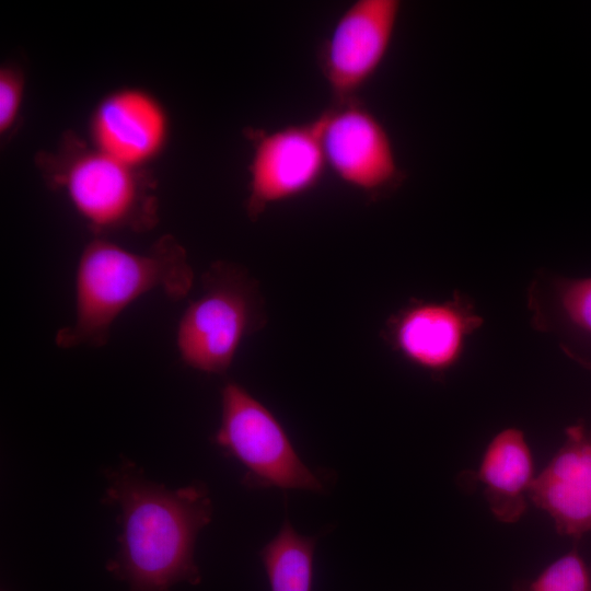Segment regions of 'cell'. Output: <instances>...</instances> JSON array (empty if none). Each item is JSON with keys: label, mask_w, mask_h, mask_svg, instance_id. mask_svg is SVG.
<instances>
[{"label": "cell", "mask_w": 591, "mask_h": 591, "mask_svg": "<svg viewBox=\"0 0 591 591\" xmlns=\"http://www.w3.org/2000/svg\"><path fill=\"white\" fill-rule=\"evenodd\" d=\"M245 136L252 148L245 202L252 220L273 205L309 194L327 172L318 115L275 129L250 128Z\"/></svg>", "instance_id": "cell-7"}, {"label": "cell", "mask_w": 591, "mask_h": 591, "mask_svg": "<svg viewBox=\"0 0 591 591\" xmlns=\"http://www.w3.org/2000/svg\"><path fill=\"white\" fill-rule=\"evenodd\" d=\"M201 289L178 321L176 348L185 366L223 374L244 338L265 325L264 301L247 271L225 260L208 267L201 276Z\"/></svg>", "instance_id": "cell-3"}, {"label": "cell", "mask_w": 591, "mask_h": 591, "mask_svg": "<svg viewBox=\"0 0 591 591\" xmlns=\"http://www.w3.org/2000/svg\"><path fill=\"white\" fill-rule=\"evenodd\" d=\"M104 503L119 507L121 534L107 570L129 591H170L178 582L200 583L194 559L197 536L212 518L204 483L178 489L148 479L134 463L107 474Z\"/></svg>", "instance_id": "cell-1"}, {"label": "cell", "mask_w": 591, "mask_h": 591, "mask_svg": "<svg viewBox=\"0 0 591 591\" xmlns=\"http://www.w3.org/2000/svg\"><path fill=\"white\" fill-rule=\"evenodd\" d=\"M22 74L14 68L0 71V131L7 132L15 123L23 100Z\"/></svg>", "instance_id": "cell-16"}, {"label": "cell", "mask_w": 591, "mask_h": 591, "mask_svg": "<svg viewBox=\"0 0 591 591\" xmlns=\"http://www.w3.org/2000/svg\"><path fill=\"white\" fill-rule=\"evenodd\" d=\"M476 472L493 515L502 523L518 522L526 511L535 478L524 433L518 428L499 431L486 447Z\"/></svg>", "instance_id": "cell-12"}, {"label": "cell", "mask_w": 591, "mask_h": 591, "mask_svg": "<svg viewBox=\"0 0 591 591\" xmlns=\"http://www.w3.org/2000/svg\"><path fill=\"white\" fill-rule=\"evenodd\" d=\"M530 306L536 326L591 346V276L556 277L532 288Z\"/></svg>", "instance_id": "cell-13"}, {"label": "cell", "mask_w": 591, "mask_h": 591, "mask_svg": "<svg viewBox=\"0 0 591 591\" xmlns=\"http://www.w3.org/2000/svg\"><path fill=\"white\" fill-rule=\"evenodd\" d=\"M483 322L473 304L456 294L442 302H412L387 321L384 337L409 363L438 375L461 360Z\"/></svg>", "instance_id": "cell-9"}, {"label": "cell", "mask_w": 591, "mask_h": 591, "mask_svg": "<svg viewBox=\"0 0 591 591\" xmlns=\"http://www.w3.org/2000/svg\"><path fill=\"white\" fill-rule=\"evenodd\" d=\"M565 441L535 476L529 499L546 511L559 534L591 532V431L581 422L566 428Z\"/></svg>", "instance_id": "cell-10"}, {"label": "cell", "mask_w": 591, "mask_h": 591, "mask_svg": "<svg viewBox=\"0 0 591 591\" xmlns=\"http://www.w3.org/2000/svg\"><path fill=\"white\" fill-rule=\"evenodd\" d=\"M316 537L299 534L288 519L259 552L270 591H312Z\"/></svg>", "instance_id": "cell-14"}, {"label": "cell", "mask_w": 591, "mask_h": 591, "mask_svg": "<svg viewBox=\"0 0 591 591\" xmlns=\"http://www.w3.org/2000/svg\"><path fill=\"white\" fill-rule=\"evenodd\" d=\"M327 170L371 200L405 178L391 135L360 97L333 102L318 114Z\"/></svg>", "instance_id": "cell-6"}, {"label": "cell", "mask_w": 591, "mask_h": 591, "mask_svg": "<svg viewBox=\"0 0 591 591\" xmlns=\"http://www.w3.org/2000/svg\"><path fill=\"white\" fill-rule=\"evenodd\" d=\"M76 212L97 235L128 229L142 232L158 222V204L144 176L93 148L72 157L54 175Z\"/></svg>", "instance_id": "cell-5"}, {"label": "cell", "mask_w": 591, "mask_h": 591, "mask_svg": "<svg viewBox=\"0 0 591 591\" xmlns=\"http://www.w3.org/2000/svg\"><path fill=\"white\" fill-rule=\"evenodd\" d=\"M401 12L398 0H356L340 13L316 53L333 102L360 97L390 53Z\"/></svg>", "instance_id": "cell-8"}, {"label": "cell", "mask_w": 591, "mask_h": 591, "mask_svg": "<svg viewBox=\"0 0 591 591\" xmlns=\"http://www.w3.org/2000/svg\"><path fill=\"white\" fill-rule=\"evenodd\" d=\"M514 591H591V565L573 548L546 566Z\"/></svg>", "instance_id": "cell-15"}, {"label": "cell", "mask_w": 591, "mask_h": 591, "mask_svg": "<svg viewBox=\"0 0 591 591\" xmlns=\"http://www.w3.org/2000/svg\"><path fill=\"white\" fill-rule=\"evenodd\" d=\"M91 130L94 148L138 170L162 151L169 120L152 95L138 89H124L101 101Z\"/></svg>", "instance_id": "cell-11"}, {"label": "cell", "mask_w": 591, "mask_h": 591, "mask_svg": "<svg viewBox=\"0 0 591 591\" xmlns=\"http://www.w3.org/2000/svg\"><path fill=\"white\" fill-rule=\"evenodd\" d=\"M194 285L186 250L172 235L144 252H132L101 236L82 250L74 278V318L58 329L59 348L104 347L115 320L140 297L161 290L184 299Z\"/></svg>", "instance_id": "cell-2"}, {"label": "cell", "mask_w": 591, "mask_h": 591, "mask_svg": "<svg viewBox=\"0 0 591 591\" xmlns=\"http://www.w3.org/2000/svg\"><path fill=\"white\" fill-rule=\"evenodd\" d=\"M213 440L244 466L243 484L248 488L324 489L276 416L234 381L221 389L220 426Z\"/></svg>", "instance_id": "cell-4"}]
</instances>
